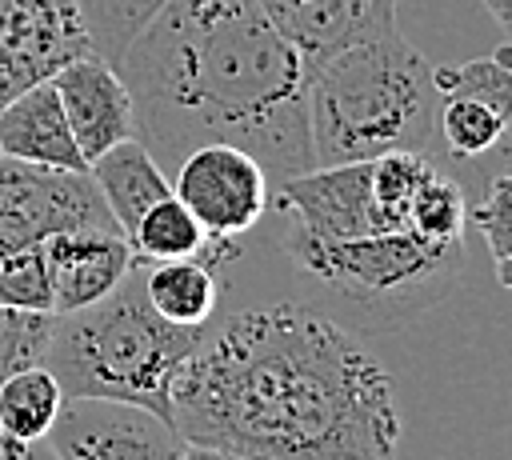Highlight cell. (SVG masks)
<instances>
[{
	"instance_id": "obj_20",
	"label": "cell",
	"mask_w": 512,
	"mask_h": 460,
	"mask_svg": "<svg viewBox=\"0 0 512 460\" xmlns=\"http://www.w3.org/2000/svg\"><path fill=\"white\" fill-rule=\"evenodd\" d=\"M408 228L424 240H436V244H464V228H468V196L464 188L444 176V172H432L420 192L412 196V208H408Z\"/></svg>"
},
{
	"instance_id": "obj_16",
	"label": "cell",
	"mask_w": 512,
	"mask_h": 460,
	"mask_svg": "<svg viewBox=\"0 0 512 460\" xmlns=\"http://www.w3.org/2000/svg\"><path fill=\"white\" fill-rule=\"evenodd\" d=\"M144 296L148 304L180 328H204L216 316L220 304V284L216 268L200 256L192 260H168V264H148L144 272Z\"/></svg>"
},
{
	"instance_id": "obj_4",
	"label": "cell",
	"mask_w": 512,
	"mask_h": 460,
	"mask_svg": "<svg viewBox=\"0 0 512 460\" xmlns=\"http://www.w3.org/2000/svg\"><path fill=\"white\" fill-rule=\"evenodd\" d=\"M204 328L168 324L144 296V272L92 308L52 316L44 368L68 400H124L172 420V384Z\"/></svg>"
},
{
	"instance_id": "obj_15",
	"label": "cell",
	"mask_w": 512,
	"mask_h": 460,
	"mask_svg": "<svg viewBox=\"0 0 512 460\" xmlns=\"http://www.w3.org/2000/svg\"><path fill=\"white\" fill-rule=\"evenodd\" d=\"M88 176L96 180V188H100V196H104V204H108V212H112V220H116L124 240L132 236L136 220L152 204L172 196L168 172L156 164V156L140 140H124V144L108 148L100 160H92Z\"/></svg>"
},
{
	"instance_id": "obj_6",
	"label": "cell",
	"mask_w": 512,
	"mask_h": 460,
	"mask_svg": "<svg viewBox=\"0 0 512 460\" xmlns=\"http://www.w3.org/2000/svg\"><path fill=\"white\" fill-rule=\"evenodd\" d=\"M172 192L208 232V252L200 260H208L212 268L236 256L232 244L248 236L272 208L268 172L260 168L252 152L232 148V144L192 148L172 172Z\"/></svg>"
},
{
	"instance_id": "obj_21",
	"label": "cell",
	"mask_w": 512,
	"mask_h": 460,
	"mask_svg": "<svg viewBox=\"0 0 512 460\" xmlns=\"http://www.w3.org/2000/svg\"><path fill=\"white\" fill-rule=\"evenodd\" d=\"M84 20H88V32H92V44L96 52L116 64L120 52L128 48V40L152 20V12L164 4V0H76Z\"/></svg>"
},
{
	"instance_id": "obj_30",
	"label": "cell",
	"mask_w": 512,
	"mask_h": 460,
	"mask_svg": "<svg viewBox=\"0 0 512 460\" xmlns=\"http://www.w3.org/2000/svg\"><path fill=\"white\" fill-rule=\"evenodd\" d=\"M492 56H496V60H500V64H504V68H512V40H508V44H504V48H496V52H492Z\"/></svg>"
},
{
	"instance_id": "obj_17",
	"label": "cell",
	"mask_w": 512,
	"mask_h": 460,
	"mask_svg": "<svg viewBox=\"0 0 512 460\" xmlns=\"http://www.w3.org/2000/svg\"><path fill=\"white\" fill-rule=\"evenodd\" d=\"M64 404H68V396L44 364L12 372L0 384V440H16V444L48 440Z\"/></svg>"
},
{
	"instance_id": "obj_19",
	"label": "cell",
	"mask_w": 512,
	"mask_h": 460,
	"mask_svg": "<svg viewBox=\"0 0 512 460\" xmlns=\"http://www.w3.org/2000/svg\"><path fill=\"white\" fill-rule=\"evenodd\" d=\"M432 84L440 100H476L512 128V68H504L492 52L460 60V64H436Z\"/></svg>"
},
{
	"instance_id": "obj_8",
	"label": "cell",
	"mask_w": 512,
	"mask_h": 460,
	"mask_svg": "<svg viewBox=\"0 0 512 460\" xmlns=\"http://www.w3.org/2000/svg\"><path fill=\"white\" fill-rule=\"evenodd\" d=\"M92 52L76 0H0V108Z\"/></svg>"
},
{
	"instance_id": "obj_24",
	"label": "cell",
	"mask_w": 512,
	"mask_h": 460,
	"mask_svg": "<svg viewBox=\"0 0 512 460\" xmlns=\"http://www.w3.org/2000/svg\"><path fill=\"white\" fill-rule=\"evenodd\" d=\"M52 312H16L0 304V384L32 364H44Z\"/></svg>"
},
{
	"instance_id": "obj_29",
	"label": "cell",
	"mask_w": 512,
	"mask_h": 460,
	"mask_svg": "<svg viewBox=\"0 0 512 460\" xmlns=\"http://www.w3.org/2000/svg\"><path fill=\"white\" fill-rule=\"evenodd\" d=\"M496 280H500V288H512V256L496 260Z\"/></svg>"
},
{
	"instance_id": "obj_5",
	"label": "cell",
	"mask_w": 512,
	"mask_h": 460,
	"mask_svg": "<svg viewBox=\"0 0 512 460\" xmlns=\"http://www.w3.org/2000/svg\"><path fill=\"white\" fill-rule=\"evenodd\" d=\"M280 252L292 268L332 296L360 328H396L440 304L464 268V244H436L400 232H372L352 240H320L284 224Z\"/></svg>"
},
{
	"instance_id": "obj_27",
	"label": "cell",
	"mask_w": 512,
	"mask_h": 460,
	"mask_svg": "<svg viewBox=\"0 0 512 460\" xmlns=\"http://www.w3.org/2000/svg\"><path fill=\"white\" fill-rule=\"evenodd\" d=\"M180 460H248V456L228 452V448H208V444H184V456Z\"/></svg>"
},
{
	"instance_id": "obj_26",
	"label": "cell",
	"mask_w": 512,
	"mask_h": 460,
	"mask_svg": "<svg viewBox=\"0 0 512 460\" xmlns=\"http://www.w3.org/2000/svg\"><path fill=\"white\" fill-rule=\"evenodd\" d=\"M0 460H56V452L48 448V440H40V444L0 440Z\"/></svg>"
},
{
	"instance_id": "obj_9",
	"label": "cell",
	"mask_w": 512,
	"mask_h": 460,
	"mask_svg": "<svg viewBox=\"0 0 512 460\" xmlns=\"http://www.w3.org/2000/svg\"><path fill=\"white\" fill-rule=\"evenodd\" d=\"M56 460H180L184 436L152 408L124 400H68L48 432Z\"/></svg>"
},
{
	"instance_id": "obj_13",
	"label": "cell",
	"mask_w": 512,
	"mask_h": 460,
	"mask_svg": "<svg viewBox=\"0 0 512 460\" xmlns=\"http://www.w3.org/2000/svg\"><path fill=\"white\" fill-rule=\"evenodd\" d=\"M48 252V276H52V312H80L112 296L124 276L132 272V248L120 232H60L44 240Z\"/></svg>"
},
{
	"instance_id": "obj_1",
	"label": "cell",
	"mask_w": 512,
	"mask_h": 460,
	"mask_svg": "<svg viewBox=\"0 0 512 460\" xmlns=\"http://www.w3.org/2000/svg\"><path fill=\"white\" fill-rule=\"evenodd\" d=\"M184 444L248 460H396L392 372L352 328L312 304H252L204 324L172 384Z\"/></svg>"
},
{
	"instance_id": "obj_12",
	"label": "cell",
	"mask_w": 512,
	"mask_h": 460,
	"mask_svg": "<svg viewBox=\"0 0 512 460\" xmlns=\"http://www.w3.org/2000/svg\"><path fill=\"white\" fill-rule=\"evenodd\" d=\"M256 4L300 48L308 68L348 44L396 28V0H256Z\"/></svg>"
},
{
	"instance_id": "obj_7",
	"label": "cell",
	"mask_w": 512,
	"mask_h": 460,
	"mask_svg": "<svg viewBox=\"0 0 512 460\" xmlns=\"http://www.w3.org/2000/svg\"><path fill=\"white\" fill-rule=\"evenodd\" d=\"M120 232L88 172L40 168L0 156V260L60 232Z\"/></svg>"
},
{
	"instance_id": "obj_3",
	"label": "cell",
	"mask_w": 512,
	"mask_h": 460,
	"mask_svg": "<svg viewBox=\"0 0 512 460\" xmlns=\"http://www.w3.org/2000/svg\"><path fill=\"white\" fill-rule=\"evenodd\" d=\"M440 92L432 64L400 28L348 44L308 68V128L316 168L428 152Z\"/></svg>"
},
{
	"instance_id": "obj_28",
	"label": "cell",
	"mask_w": 512,
	"mask_h": 460,
	"mask_svg": "<svg viewBox=\"0 0 512 460\" xmlns=\"http://www.w3.org/2000/svg\"><path fill=\"white\" fill-rule=\"evenodd\" d=\"M488 8V16L500 24V32L512 40V0H480Z\"/></svg>"
},
{
	"instance_id": "obj_2",
	"label": "cell",
	"mask_w": 512,
	"mask_h": 460,
	"mask_svg": "<svg viewBox=\"0 0 512 460\" xmlns=\"http://www.w3.org/2000/svg\"><path fill=\"white\" fill-rule=\"evenodd\" d=\"M116 72L136 108V140L168 172L200 144L252 152L272 192L316 168L308 60L256 0H164Z\"/></svg>"
},
{
	"instance_id": "obj_25",
	"label": "cell",
	"mask_w": 512,
	"mask_h": 460,
	"mask_svg": "<svg viewBox=\"0 0 512 460\" xmlns=\"http://www.w3.org/2000/svg\"><path fill=\"white\" fill-rule=\"evenodd\" d=\"M468 220H472L476 232L484 236L492 260L512 256V168L500 172V176L488 184L484 200L468 208Z\"/></svg>"
},
{
	"instance_id": "obj_23",
	"label": "cell",
	"mask_w": 512,
	"mask_h": 460,
	"mask_svg": "<svg viewBox=\"0 0 512 460\" xmlns=\"http://www.w3.org/2000/svg\"><path fill=\"white\" fill-rule=\"evenodd\" d=\"M0 304L16 312H52V276L44 244L8 252L0 260Z\"/></svg>"
},
{
	"instance_id": "obj_14",
	"label": "cell",
	"mask_w": 512,
	"mask_h": 460,
	"mask_svg": "<svg viewBox=\"0 0 512 460\" xmlns=\"http://www.w3.org/2000/svg\"><path fill=\"white\" fill-rule=\"evenodd\" d=\"M0 156L40 164V168H68V172H88V160L80 156L72 128L64 120L60 96L48 84L28 88L12 104L0 108Z\"/></svg>"
},
{
	"instance_id": "obj_10",
	"label": "cell",
	"mask_w": 512,
	"mask_h": 460,
	"mask_svg": "<svg viewBox=\"0 0 512 460\" xmlns=\"http://www.w3.org/2000/svg\"><path fill=\"white\" fill-rule=\"evenodd\" d=\"M272 204L288 216V228H300L320 240H352L384 232L372 200V160L324 164L292 176L272 192Z\"/></svg>"
},
{
	"instance_id": "obj_11",
	"label": "cell",
	"mask_w": 512,
	"mask_h": 460,
	"mask_svg": "<svg viewBox=\"0 0 512 460\" xmlns=\"http://www.w3.org/2000/svg\"><path fill=\"white\" fill-rule=\"evenodd\" d=\"M52 88L60 96L64 120L88 168L108 148L136 140V108H132L128 84L120 80L116 64H108L100 52L72 60L64 72L52 76Z\"/></svg>"
},
{
	"instance_id": "obj_22",
	"label": "cell",
	"mask_w": 512,
	"mask_h": 460,
	"mask_svg": "<svg viewBox=\"0 0 512 460\" xmlns=\"http://www.w3.org/2000/svg\"><path fill=\"white\" fill-rule=\"evenodd\" d=\"M436 128H440L444 144L452 148V156H464V160L492 152L508 132V124L476 100H440Z\"/></svg>"
},
{
	"instance_id": "obj_18",
	"label": "cell",
	"mask_w": 512,
	"mask_h": 460,
	"mask_svg": "<svg viewBox=\"0 0 512 460\" xmlns=\"http://www.w3.org/2000/svg\"><path fill=\"white\" fill-rule=\"evenodd\" d=\"M128 248H132V260L136 264H168V260H192V256H204L208 252V232L200 228V220L184 208V200L164 196L160 204H152L132 236H128Z\"/></svg>"
}]
</instances>
